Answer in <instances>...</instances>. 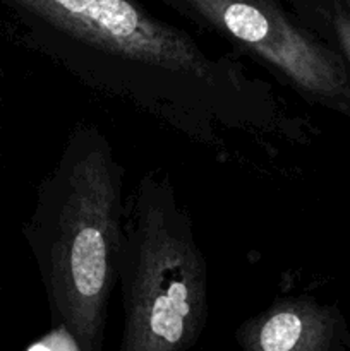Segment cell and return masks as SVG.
<instances>
[{"mask_svg":"<svg viewBox=\"0 0 350 351\" xmlns=\"http://www.w3.org/2000/svg\"><path fill=\"white\" fill-rule=\"evenodd\" d=\"M43 204L41 271L51 314L78 351H103L126 202L122 165L98 127L81 123L69 136Z\"/></svg>","mask_w":350,"mask_h":351,"instance_id":"obj_1","label":"cell"},{"mask_svg":"<svg viewBox=\"0 0 350 351\" xmlns=\"http://www.w3.org/2000/svg\"><path fill=\"white\" fill-rule=\"evenodd\" d=\"M119 351H189L208 319V266L167 175L141 177L124 213Z\"/></svg>","mask_w":350,"mask_h":351,"instance_id":"obj_2","label":"cell"},{"mask_svg":"<svg viewBox=\"0 0 350 351\" xmlns=\"http://www.w3.org/2000/svg\"><path fill=\"white\" fill-rule=\"evenodd\" d=\"M75 50L93 57L96 72L130 86L163 84L196 98H242L246 75L216 60L192 36L156 19L132 0H16ZM71 47V48H72Z\"/></svg>","mask_w":350,"mask_h":351,"instance_id":"obj_3","label":"cell"},{"mask_svg":"<svg viewBox=\"0 0 350 351\" xmlns=\"http://www.w3.org/2000/svg\"><path fill=\"white\" fill-rule=\"evenodd\" d=\"M242 51L254 55L290 86L319 99L349 93L335 55L270 0H167Z\"/></svg>","mask_w":350,"mask_h":351,"instance_id":"obj_4","label":"cell"},{"mask_svg":"<svg viewBox=\"0 0 350 351\" xmlns=\"http://www.w3.org/2000/svg\"><path fill=\"white\" fill-rule=\"evenodd\" d=\"M336 314L309 297H285L253 315L235 332L240 351H331Z\"/></svg>","mask_w":350,"mask_h":351,"instance_id":"obj_5","label":"cell"},{"mask_svg":"<svg viewBox=\"0 0 350 351\" xmlns=\"http://www.w3.org/2000/svg\"><path fill=\"white\" fill-rule=\"evenodd\" d=\"M333 29H335L340 48H342L343 55H345L350 64V17L338 10L333 16Z\"/></svg>","mask_w":350,"mask_h":351,"instance_id":"obj_6","label":"cell"},{"mask_svg":"<svg viewBox=\"0 0 350 351\" xmlns=\"http://www.w3.org/2000/svg\"><path fill=\"white\" fill-rule=\"evenodd\" d=\"M30 351H60V350H58V341H55L54 338H47L45 341L34 345Z\"/></svg>","mask_w":350,"mask_h":351,"instance_id":"obj_7","label":"cell"},{"mask_svg":"<svg viewBox=\"0 0 350 351\" xmlns=\"http://www.w3.org/2000/svg\"><path fill=\"white\" fill-rule=\"evenodd\" d=\"M349 2H350V0H349Z\"/></svg>","mask_w":350,"mask_h":351,"instance_id":"obj_8","label":"cell"}]
</instances>
